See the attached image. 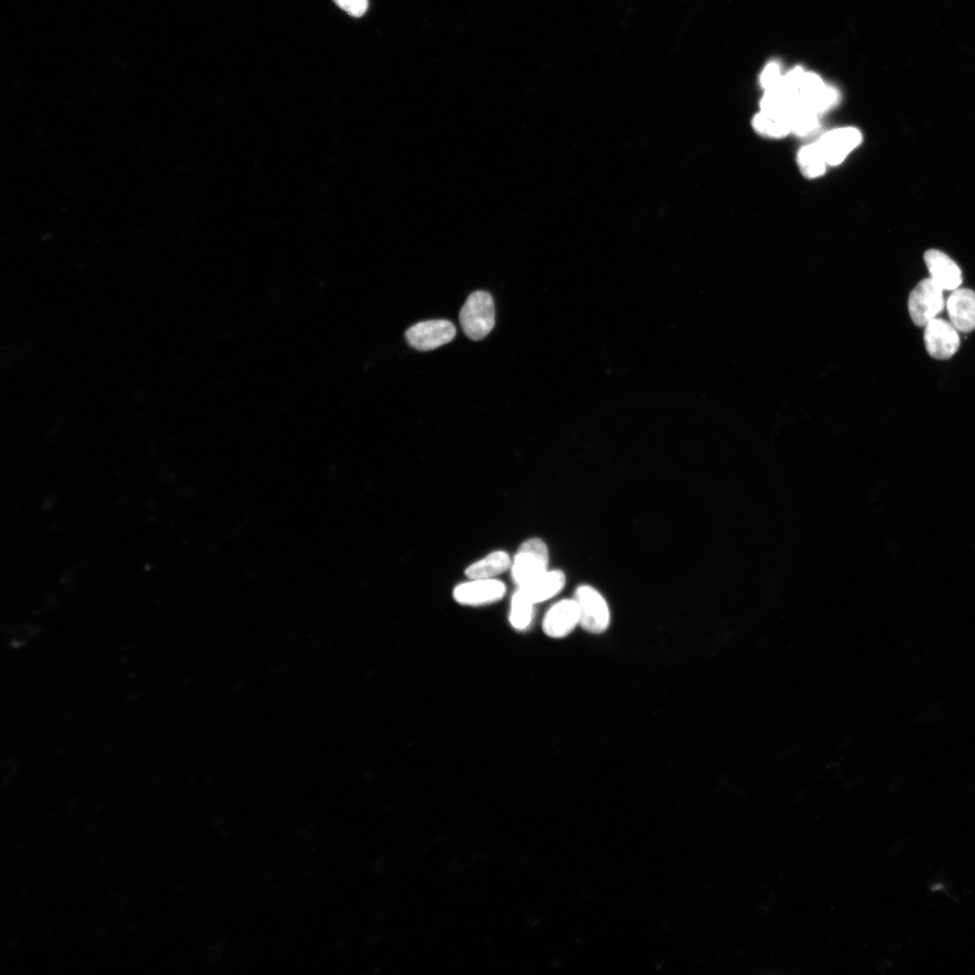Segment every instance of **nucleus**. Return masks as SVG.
<instances>
[{
    "instance_id": "obj_13",
    "label": "nucleus",
    "mask_w": 975,
    "mask_h": 975,
    "mask_svg": "<svg viewBox=\"0 0 975 975\" xmlns=\"http://www.w3.org/2000/svg\"><path fill=\"white\" fill-rule=\"evenodd\" d=\"M511 565L510 557L506 552L496 551L470 566L466 575L472 580L492 579L507 571Z\"/></svg>"
},
{
    "instance_id": "obj_5",
    "label": "nucleus",
    "mask_w": 975,
    "mask_h": 975,
    "mask_svg": "<svg viewBox=\"0 0 975 975\" xmlns=\"http://www.w3.org/2000/svg\"><path fill=\"white\" fill-rule=\"evenodd\" d=\"M457 328L448 320H432L416 324L405 333L408 344L417 351L438 349L454 340Z\"/></svg>"
},
{
    "instance_id": "obj_16",
    "label": "nucleus",
    "mask_w": 975,
    "mask_h": 975,
    "mask_svg": "<svg viewBox=\"0 0 975 975\" xmlns=\"http://www.w3.org/2000/svg\"><path fill=\"white\" fill-rule=\"evenodd\" d=\"M797 160L803 174L807 178H815L824 173L827 164L817 144L803 148Z\"/></svg>"
},
{
    "instance_id": "obj_17",
    "label": "nucleus",
    "mask_w": 975,
    "mask_h": 975,
    "mask_svg": "<svg viewBox=\"0 0 975 975\" xmlns=\"http://www.w3.org/2000/svg\"><path fill=\"white\" fill-rule=\"evenodd\" d=\"M792 131L805 135L818 126V114L800 102L799 99L789 113Z\"/></svg>"
},
{
    "instance_id": "obj_3",
    "label": "nucleus",
    "mask_w": 975,
    "mask_h": 975,
    "mask_svg": "<svg viewBox=\"0 0 975 975\" xmlns=\"http://www.w3.org/2000/svg\"><path fill=\"white\" fill-rule=\"evenodd\" d=\"M944 291L931 278L922 281L910 293L909 311L914 324L925 327L945 309Z\"/></svg>"
},
{
    "instance_id": "obj_12",
    "label": "nucleus",
    "mask_w": 975,
    "mask_h": 975,
    "mask_svg": "<svg viewBox=\"0 0 975 975\" xmlns=\"http://www.w3.org/2000/svg\"><path fill=\"white\" fill-rule=\"evenodd\" d=\"M566 585L565 574L560 570L545 571L527 585L518 588L533 604L545 602L559 595Z\"/></svg>"
},
{
    "instance_id": "obj_8",
    "label": "nucleus",
    "mask_w": 975,
    "mask_h": 975,
    "mask_svg": "<svg viewBox=\"0 0 975 975\" xmlns=\"http://www.w3.org/2000/svg\"><path fill=\"white\" fill-rule=\"evenodd\" d=\"M506 593L503 583L493 579H476L459 585L454 591L455 600L466 606H483L501 600Z\"/></svg>"
},
{
    "instance_id": "obj_10",
    "label": "nucleus",
    "mask_w": 975,
    "mask_h": 975,
    "mask_svg": "<svg viewBox=\"0 0 975 975\" xmlns=\"http://www.w3.org/2000/svg\"><path fill=\"white\" fill-rule=\"evenodd\" d=\"M925 262L931 280L944 292H954L962 285V272L957 264L946 254L937 249L925 253Z\"/></svg>"
},
{
    "instance_id": "obj_4",
    "label": "nucleus",
    "mask_w": 975,
    "mask_h": 975,
    "mask_svg": "<svg viewBox=\"0 0 975 975\" xmlns=\"http://www.w3.org/2000/svg\"><path fill=\"white\" fill-rule=\"evenodd\" d=\"M575 600L579 605L581 627L591 634H602L611 622L607 602L595 588L583 586L577 592Z\"/></svg>"
},
{
    "instance_id": "obj_6",
    "label": "nucleus",
    "mask_w": 975,
    "mask_h": 975,
    "mask_svg": "<svg viewBox=\"0 0 975 975\" xmlns=\"http://www.w3.org/2000/svg\"><path fill=\"white\" fill-rule=\"evenodd\" d=\"M926 349L936 360L952 358L960 347V336L952 323L936 318L925 326Z\"/></svg>"
},
{
    "instance_id": "obj_14",
    "label": "nucleus",
    "mask_w": 975,
    "mask_h": 975,
    "mask_svg": "<svg viewBox=\"0 0 975 975\" xmlns=\"http://www.w3.org/2000/svg\"><path fill=\"white\" fill-rule=\"evenodd\" d=\"M754 128L770 137H782L792 131L789 115L762 111L753 119Z\"/></svg>"
},
{
    "instance_id": "obj_11",
    "label": "nucleus",
    "mask_w": 975,
    "mask_h": 975,
    "mask_svg": "<svg viewBox=\"0 0 975 975\" xmlns=\"http://www.w3.org/2000/svg\"><path fill=\"white\" fill-rule=\"evenodd\" d=\"M952 325L962 333L975 329V292L971 290H956L946 302Z\"/></svg>"
},
{
    "instance_id": "obj_7",
    "label": "nucleus",
    "mask_w": 975,
    "mask_h": 975,
    "mask_svg": "<svg viewBox=\"0 0 975 975\" xmlns=\"http://www.w3.org/2000/svg\"><path fill=\"white\" fill-rule=\"evenodd\" d=\"M862 142L861 132L854 127L835 129L825 134L817 145L827 165L838 166Z\"/></svg>"
},
{
    "instance_id": "obj_18",
    "label": "nucleus",
    "mask_w": 975,
    "mask_h": 975,
    "mask_svg": "<svg viewBox=\"0 0 975 975\" xmlns=\"http://www.w3.org/2000/svg\"><path fill=\"white\" fill-rule=\"evenodd\" d=\"M780 66L776 62L767 65L761 75V84L765 91L777 87L782 80Z\"/></svg>"
},
{
    "instance_id": "obj_15",
    "label": "nucleus",
    "mask_w": 975,
    "mask_h": 975,
    "mask_svg": "<svg viewBox=\"0 0 975 975\" xmlns=\"http://www.w3.org/2000/svg\"><path fill=\"white\" fill-rule=\"evenodd\" d=\"M534 605L519 589L512 599L509 612V622L518 631L527 630L533 621Z\"/></svg>"
},
{
    "instance_id": "obj_9",
    "label": "nucleus",
    "mask_w": 975,
    "mask_h": 975,
    "mask_svg": "<svg viewBox=\"0 0 975 975\" xmlns=\"http://www.w3.org/2000/svg\"><path fill=\"white\" fill-rule=\"evenodd\" d=\"M580 625L579 605L575 599H566L553 605L543 621V631L546 636L562 639L573 632Z\"/></svg>"
},
{
    "instance_id": "obj_19",
    "label": "nucleus",
    "mask_w": 975,
    "mask_h": 975,
    "mask_svg": "<svg viewBox=\"0 0 975 975\" xmlns=\"http://www.w3.org/2000/svg\"><path fill=\"white\" fill-rule=\"evenodd\" d=\"M334 3L354 18L362 17L369 7L368 0H334Z\"/></svg>"
},
{
    "instance_id": "obj_1",
    "label": "nucleus",
    "mask_w": 975,
    "mask_h": 975,
    "mask_svg": "<svg viewBox=\"0 0 975 975\" xmlns=\"http://www.w3.org/2000/svg\"><path fill=\"white\" fill-rule=\"evenodd\" d=\"M464 333L473 341L484 339L495 326V306L492 297L485 292L470 295L460 312Z\"/></svg>"
},
{
    "instance_id": "obj_2",
    "label": "nucleus",
    "mask_w": 975,
    "mask_h": 975,
    "mask_svg": "<svg viewBox=\"0 0 975 975\" xmlns=\"http://www.w3.org/2000/svg\"><path fill=\"white\" fill-rule=\"evenodd\" d=\"M549 554L546 544L538 538L525 541L518 550L512 577L518 588L523 587L547 571Z\"/></svg>"
}]
</instances>
